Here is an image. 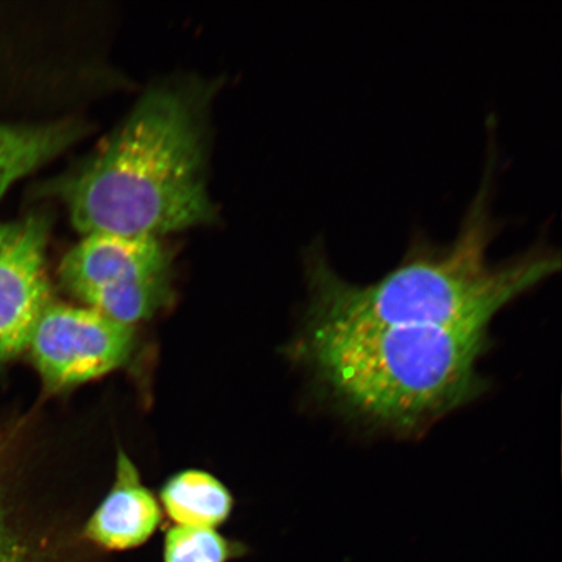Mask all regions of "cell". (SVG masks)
<instances>
[{
	"instance_id": "cell-4",
	"label": "cell",
	"mask_w": 562,
	"mask_h": 562,
	"mask_svg": "<svg viewBox=\"0 0 562 562\" xmlns=\"http://www.w3.org/2000/svg\"><path fill=\"white\" fill-rule=\"evenodd\" d=\"M171 263L160 238L93 234L61 259L59 279L70 296L132 327L170 300Z\"/></svg>"
},
{
	"instance_id": "cell-8",
	"label": "cell",
	"mask_w": 562,
	"mask_h": 562,
	"mask_svg": "<svg viewBox=\"0 0 562 562\" xmlns=\"http://www.w3.org/2000/svg\"><path fill=\"white\" fill-rule=\"evenodd\" d=\"M86 133L80 122L46 124L0 123V200L40 167L60 156Z\"/></svg>"
},
{
	"instance_id": "cell-11",
	"label": "cell",
	"mask_w": 562,
	"mask_h": 562,
	"mask_svg": "<svg viewBox=\"0 0 562 562\" xmlns=\"http://www.w3.org/2000/svg\"><path fill=\"white\" fill-rule=\"evenodd\" d=\"M229 554L227 540L214 529L176 526L166 537L165 562H226Z\"/></svg>"
},
{
	"instance_id": "cell-2",
	"label": "cell",
	"mask_w": 562,
	"mask_h": 562,
	"mask_svg": "<svg viewBox=\"0 0 562 562\" xmlns=\"http://www.w3.org/2000/svg\"><path fill=\"white\" fill-rule=\"evenodd\" d=\"M210 83L173 80L147 89L88 157L53 179L48 194L82 236L160 238L215 220L209 194Z\"/></svg>"
},
{
	"instance_id": "cell-5",
	"label": "cell",
	"mask_w": 562,
	"mask_h": 562,
	"mask_svg": "<svg viewBox=\"0 0 562 562\" xmlns=\"http://www.w3.org/2000/svg\"><path fill=\"white\" fill-rule=\"evenodd\" d=\"M135 349L133 327L89 307L50 302L33 329L32 360L50 391L74 389L110 374Z\"/></svg>"
},
{
	"instance_id": "cell-1",
	"label": "cell",
	"mask_w": 562,
	"mask_h": 562,
	"mask_svg": "<svg viewBox=\"0 0 562 562\" xmlns=\"http://www.w3.org/2000/svg\"><path fill=\"white\" fill-rule=\"evenodd\" d=\"M498 156L488 146L473 199L448 243L424 229L409 238L404 256L381 279L353 283L335 269L318 238L305 251L307 322L355 326L456 327L491 325L513 301L561 269L557 248L539 238L529 248L492 261L491 245L504 223L494 213Z\"/></svg>"
},
{
	"instance_id": "cell-9",
	"label": "cell",
	"mask_w": 562,
	"mask_h": 562,
	"mask_svg": "<svg viewBox=\"0 0 562 562\" xmlns=\"http://www.w3.org/2000/svg\"><path fill=\"white\" fill-rule=\"evenodd\" d=\"M161 504L178 526L214 529L231 515L229 491L215 476L184 470L170 477L160 491Z\"/></svg>"
},
{
	"instance_id": "cell-10",
	"label": "cell",
	"mask_w": 562,
	"mask_h": 562,
	"mask_svg": "<svg viewBox=\"0 0 562 562\" xmlns=\"http://www.w3.org/2000/svg\"><path fill=\"white\" fill-rule=\"evenodd\" d=\"M7 451L0 437V562H33V548L18 517Z\"/></svg>"
},
{
	"instance_id": "cell-6",
	"label": "cell",
	"mask_w": 562,
	"mask_h": 562,
	"mask_svg": "<svg viewBox=\"0 0 562 562\" xmlns=\"http://www.w3.org/2000/svg\"><path fill=\"white\" fill-rule=\"evenodd\" d=\"M52 221L44 214L0 222V362L23 355L50 304L46 250Z\"/></svg>"
},
{
	"instance_id": "cell-3",
	"label": "cell",
	"mask_w": 562,
	"mask_h": 562,
	"mask_svg": "<svg viewBox=\"0 0 562 562\" xmlns=\"http://www.w3.org/2000/svg\"><path fill=\"white\" fill-rule=\"evenodd\" d=\"M488 328L306 322L291 356L347 416L417 437L486 390L477 362Z\"/></svg>"
},
{
	"instance_id": "cell-7",
	"label": "cell",
	"mask_w": 562,
	"mask_h": 562,
	"mask_svg": "<svg viewBox=\"0 0 562 562\" xmlns=\"http://www.w3.org/2000/svg\"><path fill=\"white\" fill-rule=\"evenodd\" d=\"M160 522L156 497L147 490L126 453L119 451L114 486L87 525V536L108 550L144 544Z\"/></svg>"
}]
</instances>
